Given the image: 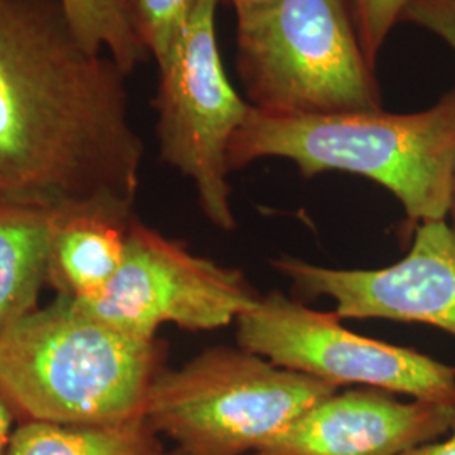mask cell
<instances>
[{
  "label": "cell",
  "instance_id": "14",
  "mask_svg": "<svg viewBox=\"0 0 455 455\" xmlns=\"http://www.w3.org/2000/svg\"><path fill=\"white\" fill-rule=\"evenodd\" d=\"M73 31L93 52L107 54L125 75L144 63L148 51L135 0H58Z\"/></svg>",
  "mask_w": 455,
  "mask_h": 455
},
{
  "label": "cell",
  "instance_id": "9",
  "mask_svg": "<svg viewBox=\"0 0 455 455\" xmlns=\"http://www.w3.org/2000/svg\"><path fill=\"white\" fill-rule=\"evenodd\" d=\"M270 265L297 292L329 297L338 319L417 323L455 338V233L447 220L413 228L407 255L390 267L344 270L293 257Z\"/></svg>",
  "mask_w": 455,
  "mask_h": 455
},
{
  "label": "cell",
  "instance_id": "13",
  "mask_svg": "<svg viewBox=\"0 0 455 455\" xmlns=\"http://www.w3.org/2000/svg\"><path fill=\"white\" fill-rule=\"evenodd\" d=\"M146 419L120 423L20 422L7 455H163Z\"/></svg>",
  "mask_w": 455,
  "mask_h": 455
},
{
  "label": "cell",
  "instance_id": "11",
  "mask_svg": "<svg viewBox=\"0 0 455 455\" xmlns=\"http://www.w3.org/2000/svg\"><path fill=\"white\" fill-rule=\"evenodd\" d=\"M133 216L103 206L58 212L48 267L58 297L83 300L105 289L124 259Z\"/></svg>",
  "mask_w": 455,
  "mask_h": 455
},
{
  "label": "cell",
  "instance_id": "6",
  "mask_svg": "<svg viewBox=\"0 0 455 455\" xmlns=\"http://www.w3.org/2000/svg\"><path fill=\"white\" fill-rule=\"evenodd\" d=\"M221 0H199L167 61L159 66L157 139L161 157L193 180L201 212L223 231L236 228L228 150L250 103L228 80L216 39Z\"/></svg>",
  "mask_w": 455,
  "mask_h": 455
},
{
  "label": "cell",
  "instance_id": "2",
  "mask_svg": "<svg viewBox=\"0 0 455 455\" xmlns=\"http://www.w3.org/2000/svg\"><path fill=\"white\" fill-rule=\"evenodd\" d=\"M265 157L292 161L304 178L339 171L374 180L400 201L411 228L447 220L454 201L455 88L415 114L291 115L250 107L228 164L236 171Z\"/></svg>",
  "mask_w": 455,
  "mask_h": 455
},
{
  "label": "cell",
  "instance_id": "7",
  "mask_svg": "<svg viewBox=\"0 0 455 455\" xmlns=\"http://www.w3.org/2000/svg\"><path fill=\"white\" fill-rule=\"evenodd\" d=\"M334 314L309 309L278 291L238 317L236 342L276 366L336 387L407 395L411 400L455 405V366L415 349L356 334Z\"/></svg>",
  "mask_w": 455,
  "mask_h": 455
},
{
  "label": "cell",
  "instance_id": "5",
  "mask_svg": "<svg viewBox=\"0 0 455 455\" xmlns=\"http://www.w3.org/2000/svg\"><path fill=\"white\" fill-rule=\"evenodd\" d=\"M238 71L270 114L379 110L347 0H265L236 11Z\"/></svg>",
  "mask_w": 455,
  "mask_h": 455
},
{
  "label": "cell",
  "instance_id": "18",
  "mask_svg": "<svg viewBox=\"0 0 455 455\" xmlns=\"http://www.w3.org/2000/svg\"><path fill=\"white\" fill-rule=\"evenodd\" d=\"M14 419H16V415H14L12 408L9 407L7 400L0 393V455H7L9 452L11 439L16 430V428H12Z\"/></svg>",
  "mask_w": 455,
  "mask_h": 455
},
{
  "label": "cell",
  "instance_id": "1",
  "mask_svg": "<svg viewBox=\"0 0 455 455\" xmlns=\"http://www.w3.org/2000/svg\"><path fill=\"white\" fill-rule=\"evenodd\" d=\"M125 76L58 0H0V204L133 212L144 144Z\"/></svg>",
  "mask_w": 455,
  "mask_h": 455
},
{
  "label": "cell",
  "instance_id": "19",
  "mask_svg": "<svg viewBox=\"0 0 455 455\" xmlns=\"http://www.w3.org/2000/svg\"><path fill=\"white\" fill-rule=\"evenodd\" d=\"M402 455H455V427L447 435V439L423 443Z\"/></svg>",
  "mask_w": 455,
  "mask_h": 455
},
{
  "label": "cell",
  "instance_id": "12",
  "mask_svg": "<svg viewBox=\"0 0 455 455\" xmlns=\"http://www.w3.org/2000/svg\"><path fill=\"white\" fill-rule=\"evenodd\" d=\"M58 212L0 204V334L39 309Z\"/></svg>",
  "mask_w": 455,
  "mask_h": 455
},
{
  "label": "cell",
  "instance_id": "3",
  "mask_svg": "<svg viewBox=\"0 0 455 455\" xmlns=\"http://www.w3.org/2000/svg\"><path fill=\"white\" fill-rule=\"evenodd\" d=\"M167 346L98 321L56 297L0 334V393L20 422L144 419Z\"/></svg>",
  "mask_w": 455,
  "mask_h": 455
},
{
  "label": "cell",
  "instance_id": "4",
  "mask_svg": "<svg viewBox=\"0 0 455 455\" xmlns=\"http://www.w3.org/2000/svg\"><path fill=\"white\" fill-rule=\"evenodd\" d=\"M338 390L240 346H216L157 374L144 419L184 455L255 454Z\"/></svg>",
  "mask_w": 455,
  "mask_h": 455
},
{
  "label": "cell",
  "instance_id": "10",
  "mask_svg": "<svg viewBox=\"0 0 455 455\" xmlns=\"http://www.w3.org/2000/svg\"><path fill=\"white\" fill-rule=\"evenodd\" d=\"M454 427L455 405L363 387L325 396L253 455H402Z\"/></svg>",
  "mask_w": 455,
  "mask_h": 455
},
{
  "label": "cell",
  "instance_id": "21",
  "mask_svg": "<svg viewBox=\"0 0 455 455\" xmlns=\"http://www.w3.org/2000/svg\"><path fill=\"white\" fill-rule=\"evenodd\" d=\"M163 455H184L182 452H180V449H172V451H165Z\"/></svg>",
  "mask_w": 455,
  "mask_h": 455
},
{
  "label": "cell",
  "instance_id": "15",
  "mask_svg": "<svg viewBox=\"0 0 455 455\" xmlns=\"http://www.w3.org/2000/svg\"><path fill=\"white\" fill-rule=\"evenodd\" d=\"M148 54L163 66L178 46L199 0H135Z\"/></svg>",
  "mask_w": 455,
  "mask_h": 455
},
{
  "label": "cell",
  "instance_id": "17",
  "mask_svg": "<svg viewBox=\"0 0 455 455\" xmlns=\"http://www.w3.org/2000/svg\"><path fill=\"white\" fill-rule=\"evenodd\" d=\"M405 22H411L430 33L437 34L455 52V0H413L405 11ZM452 229L455 233V174L452 201Z\"/></svg>",
  "mask_w": 455,
  "mask_h": 455
},
{
  "label": "cell",
  "instance_id": "16",
  "mask_svg": "<svg viewBox=\"0 0 455 455\" xmlns=\"http://www.w3.org/2000/svg\"><path fill=\"white\" fill-rule=\"evenodd\" d=\"M368 65L374 69L391 29L403 19L413 0H347Z\"/></svg>",
  "mask_w": 455,
  "mask_h": 455
},
{
  "label": "cell",
  "instance_id": "20",
  "mask_svg": "<svg viewBox=\"0 0 455 455\" xmlns=\"http://www.w3.org/2000/svg\"><path fill=\"white\" fill-rule=\"evenodd\" d=\"M228 2L233 4L235 11H238V9H242V7H248V5H253V4H260V2H265V0H228Z\"/></svg>",
  "mask_w": 455,
  "mask_h": 455
},
{
  "label": "cell",
  "instance_id": "8",
  "mask_svg": "<svg viewBox=\"0 0 455 455\" xmlns=\"http://www.w3.org/2000/svg\"><path fill=\"white\" fill-rule=\"evenodd\" d=\"M260 297L242 270L199 257L133 216L112 280L97 295L73 302L101 323L156 339L164 324L223 329L253 309Z\"/></svg>",
  "mask_w": 455,
  "mask_h": 455
}]
</instances>
